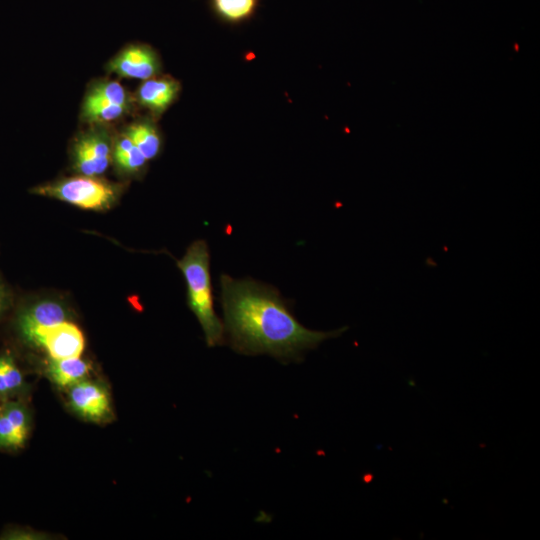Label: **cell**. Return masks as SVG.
<instances>
[{"label":"cell","mask_w":540,"mask_h":540,"mask_svg":"<svg viewBox=\"0 0 540 540\" xmlns=\"http://www.w3.org/2000/svg\"><path fill=\"white\" fill-rule=\"evenodd\" d=\"M4 303H5V293H4L2 285L0 284V313L3 310Z\"/></svg>","instance_id":"obj_18"},{"label":"cell","mask_w":540,"mask_h":540,"mask_svg":"<svg viewBox=\"0 0 540 540\" xmlns=\"http://www.w3.org/2000/svg\"><path fill=\"white\" fill-rule=\"evenodd\" d=\"M180 84L171 77L144 80L136 92V101L154 115L162 114L177 98Z\"/></svg>","instance_id":"obj_9"},{"label":"cell","mask_w":540,"mask_h":540,"mask_svg":"<svg viewBox=\"0 0 540 540\" xmlns=\"http://www.w3.org/2000/svg\"><path fill=\"white\" fill-rule=\"evenodd\" d=\"M114 138L108 124H91L80 132L72 145L74 169L81 175L103 174L112 159Z\"/></svg>","instance_id":"obj_4"},{"label":"cell","mask_w":540,"mask_h":540,"mask_svg":"<svg viewBox=\"0 0 540 540\" xmlns=\"http://www.w3.org/2000/svg\"><path fill=\"white\" fill-rule=\"evenodd\" d=\"M257 0H213L216 12L229 21L248 18L254 11Z\"/></svg>","instance_id":"obj_17"},{"label":"cell","mask_w":540,"mask_h":540,"mask_svg":"<svg viewBox=\"0 0 540 540\" xmlns=\"http://www.w3.org/2000/svg\"><path fill=\"white\" fill-rule=\"evenodd\" d=\"M147 160L154 159L161 150V137L157 127L149 119H139L127 125L123 131Z\"/></svg>","instance_id":"obj_12"},{"label":"cell","mask_w":540,"mask_h":540,"mask_svg":"<svg viewBox=\"0 0 540 540\" xmlns=\"http://www.w3.org/2000/svg\"><path fill=\"white\" fill-rule=\"evenodd\" d=\"M187 286V303L199 321L209 347L225 343L224 323L214 309L210 275V253L204 240L194 241L177 260Z\"/></svg>","instance_id":"obj_2"},{"label":"cell","mask_w":540,"mask_h":540,"mask_svg":"<svg viewBox=\"0 0 540 540\" xmlns=\"http://www.w3.org/2000/svg\"><path fill=\"white\" fill-rule=\"evenodd\" d=\"M90 365L80 357L52 359L47 368L51 381L60 388L71 387L85 379Z\"/></svg>","instance_id":"obj_14"},{"label":"cell","mask_w":540,"mask_h":540,"mask_svg":"<svg viewBox=\"0 0 540 540\" xmlns=\"http://www.w3.org/2000/svg\"><path fill=\"white\" fill-rule=\"evenodd\" d=\"M24 384L23 376L13 357L6 353L0 355V397L6 398L20 391Z\"/></svg>","instance_id":"obj_16"},{"label":"cell","mask_w":540,"mask_h":540,"mask_svg":"<svg viewBox=\"0 0 540 540\" xmlns=\"http://www.w3.org/2000/svg\"><path fill=\"white\" fill-rule=\"evenodd\" d=\"M28 432L29 417L26 408L19 402L6 401L0 408V448L22 447Z\"/></svg>","instance_id":"obj_8"},{"label":"cell","mask_w":540,"mask_h":540,"mask_svg":"<svg viewBox=\"0 0 540 540\" xmlns=\"http://www.w3.org/2000/svg\"><path fill=\"white\" fill-rule=\"evenodd\" d=\"M29 343L44 348L52 359L80 357L84 350L82 332L66 320L40 330Z\"/></svg>","instance_id":"obj_6"},{"label":"cell","mask_w":540,"mask_h":540,"mask_svg":"<svg viewBox=\"0 0 540 540\" xmlns=\"http://www.w3.org/2000/svg\"><path fill=\"white\" fill-rule=\"evenodd\" d=\"M122 186L97 177L63 178L31 189L37 195L67 202L89 210H105L117 201Z\"/></svg>","instance_id":"obj_3"},{"label":"cell","mask_w":540,"mask_h":540,"mask_svg":"<svg viewBox=\"0 0 540 540\" xmlns=\"http://www.w3.org/2000/svg\"><path fill=\"white\" fill-rule=\"evenodd\" d=\"M112 159L118 171L126 175L141 173L148 161L123 132L114 138Z\"/></svg>","instance_id":"obj_11"},{"label":"cell","mask_w":540,"mask_h":540,"mask_svg":"<svg viewBox=\"0 0 540 540\" xmlns=\"http://www.w3.org/2000/svg\"><path fill=\"white\" fill-rule=\"evenodd\" d=\"M85 95L133 109V100L131 95L119 82L115 80H96L89 85Z\"/></svg>","instance_id":"obj_15"},{"label":"cell","mask_w":540,"mask_h":540,"mask_svg":"<svg viewBox=\"0 0 540 540\" xmlns=\"http://www.w3.org/2000/svg\"><path fill=\"white\" fill-rule=\"evenodd\" d=\"M132 110L129 107L85 95L81 106L80 119L89 125L109 124L123 118Z\"/></svg>","instance_id":"obj_13"},{"label":"cell","mask_w":540,"mask_h":540,"mask_svg":"<svg viewBox=\"0 0 540 540\" xmlns=\"http://www.w3.org/2000/svg\"><path fill=\"white\" fill-rule=\"evenodd\" d=\"M157 53L145 44H130L119 51L106 65V70L122 78L147 80L160 71Z\"/></svg>","instance_id":"obj_5"},{"label":"cell","mask_w":540,"mask_h":540,"mask_svg":"<svg viewBox=\"0 0 540 540\" xmlns=\"http://www.w3.org/2000/svg\"><path fill=\"white\" fill-rule=\"evenodd\" d=\"M64 308L54 301H42L26 309L18 319V327L23 338L29 342L45 328L65 321Z\"/></svg>","instance_id":"obj_10"},{"label":"cell","mask_w":540,"mask_h":540,"mask_svg":"<svg viewBox=\"0 0 540 540\" xmlns=\"http://www.w3.org/2000/svg\"><path fill=\"white\" fill-rule=\"evenodd\" d=\"M220 285L225 333L237 353L268 354L283 363L297 362L307 350L345 330L322 332L304 327L279 291L264 283L223 274Z\"/></svg>","instance_id":"obj_1"},{"label":"cell","mask_w":540,"mask_h":540,"mask_svg":"<svg viewBox=\"0 0 540 540\" xmlns=\"http://www.w3.org/2000/svg\"><path fill=\"white\" fill-rule=\"evenodd\" d=\"M68 395L71 408L85 419L100 422L110 415L109 394L99 383L83 379L69 387Z\"/></svg>","instance_id":"obj_7"},{"label":"cell","mask_w":540,"mask_h":540,"mask_svg":"<svg viewBox=\"0 0 540 540\" xmlns=\"http://www.w3.org/2000/svg\"><path fill=\"white\" fill-rule=\"evenodd\" d=\"M0 408H1V406H0Z\"/></svg>","instance_id":"obj_19"}]
</instances>
